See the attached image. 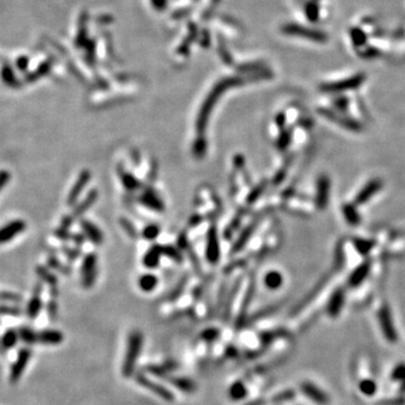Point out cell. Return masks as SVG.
Instances as JSON below:
<instances>
[{"label":"cell","instance_id":"1","mask_svg":"<svg viewBox=\"0 0 405 405\" xmlns=\"http://www.w3.org/2000/svg\"><path fill=\"white\" fill-rule=\"evenodd\" d=\"M142 346H143V334L139 330L132 331L130 335H128L126 353H125L122 365L123 376L130 377L134 373V368L136 366L137 359H139Z\"/></svg>","mask_w":405,"mask_h":405},{"label":"cell","instance_id":"2","mask_svg":"<svg viewBox=\"0 0 405 405\" xmlns=\"http://www.w3.org/2000/svg\"><path fill=\"white\" fill-rule=\"evenodd\" d=\"M26 229V223L23 219H14L6 225L0 227V244L9 242L17 235H19L21 232Z\"/></svg>","mask_w":405,"mask_h":405},{"label":"cell","instance_id":"3","mask_svg":"<svg viewBox=\"0 0 405 405\" xmlns=\"http://www.w3.org/2000/svg\"><path fill=\"white\" fill-rule=\"evenodd\" d=\"M136 382L139 383L141 386L145 387L146 390H149L150 392H152V393L157 394L159 398H161L162 400H165V401H172V400H174V396H172V394L170 393V391H168L163 386L157 384L156 382L151 381V379H149L148 377L144 376V375H142V374L137 375Z\"/></svg>","mask_w":405,"mask_h":405},{"label":"cell","instance_id":"4","mask_svg":"<svg viewBox=\"0 0 405 405\" xmlns=\"http://www.w3.org/2000/svg\"><path fill=\"white\" fill-rule=\"evenodd\" d=\"M382 187V182L379 179H375L373 182H370L369 184L366 185V186L363 188V191H361L358 195L356 197V204L357 205H361V204H365L366 202L368 200H370V197L374 196L375 194H376L379 189Z\"/></svg>","mask_w":405,"mask_h":405},{"label":"cell","instance_id":"5","mask_svg":"<svg viewBox=\"0 0 405 405\" xmlns=\"http://www.w3.org/2000/svg\"><path fill=\"white\" fill-rule=\"evenodd\" d=\"M329 189L330 182L327 177H321L317 182V194H316V202L320 208L326 205L327 200H329Z\"/></svg>","mask_w":405,"mask_h":405},{"label":"cell","instance_id":"6","mask_svg":"<svg viewBox=\"0 0 405 405\" xmlns=\"http://www.w3.org/2000/svg\"><path fill=\"white\" fill-rule=\"evenodd\" d=\"M95 265H96V261H95L94 257H87L84 262L83 267V275H84V284L85 286L92 285L95 281V274H96V269H95Z\"/></svg>","mask_w":405,"mask_h":405},{"label":"cell","instance_id":"7","mask_svg":"<svg viewBox=\"0 0 405 405\" xmlns=\"http://www.w3.org/2000/svg\"><path fill=\"white\" fill-rule=\"evenodd\" d=\"M88 178H89V174H88L87 171H84L83 174L80 175L78 180H77L76 185H75V186H73L72 191L70 192V194H69V198H68V204H69V205L73 204V202H75L77 201V198L79 197L80 193L83 192L84 187L86 186V184H87Z\"/></svg>","mask_w":405,"mask_h":405},{"label":"cell","instance_id":"8","mask_svg":"<svg viewBox=\"0 0 405 405\" xmlns=\"http://www.w3.org/2000/svg\"><path fill=\"white\" fill-rule=\"evenodd\" d=\"M41 285L38 284L37 287H35V291H34V294L31 302H29L28 304V315L31 317H35L37 316V313L40 311L41 308Z\"/></svg>","mask_w":405,"mask_h":405},{"label":"cell","instance_id":"9","mask_svg":"<svg viewBox=\"0 0 405 405\" xmlns=\"http://www.w3.org/2000/svg\"><path fill=\"white\" fill-rule=\"evenodd\" d=\"M0 76H1V79L3 83H5L7 86H9V87H11V88L19 87V81H18V79H17V77L11 67L3 66L1 69V73H0Z\"/></svg>","mask_w":405,"mask_h":405},{"label":"cell","instance_id":"10","mask_svg":"<svg viewBox=\"0 0 405 405\" xmlns=\"http://www.w3.org/2000/svg\"><path fill=\"white\" fill-rule=\"evenodd\" d=\"M361 84V78H352V79H349L347 81H344V83H340V84H335V85H327V86H323V88L327 89V92H341L343 89H349V88H355L357 86Z\"/></svg>","mask_w":405,"mask_h":405},{"label":"cell","instance_id":"11","mask_svg":"<svg viewBox=\"0 0 405 405\" xmlns=\"http://www.w3.org/2000/svg\"><path fill=\"white\" fill-rule=\"evenodd\" d=\"M157 283H158L157 277H156V276H153V275L142 276V277L140 278V282H139L141 290L144 291V292H150V291L154 290V287H156Z\"/></svg>","mask_w":405,"mask_h":405},{"label":"cell","instance_id":"12","mask_svg":"<svg viewBox=\"0 0 405 405\" xmlns=\"http://www.w3.org/2000/svg\"><path fill=\"white\" fill-rule=\"evenodd\" d=\"M265 282H266V285L269 288H271V290H276L278 286H281L283 279H282L281 274L276 273V271H273V273H269L266 276Z\"/></svg>","mask_w":405,"mask_h":405},{"label":"cell","instance_id":"13","mask_svg":"<svg viewBox=\"0 0 405 405\" xmlns=\"http://www.w3.org/2000/svg\"><path fill=\"white\" fill-rule=\"evenodd\" d=\"M245 394V389L242 383H235L231 386L230 389V395L233 400H240L244 398Z\"/></svg>","mask_w":405,"mask_h":405},{"label":"cell","instance_id":"14","mask_svg":"<svg viewBox=\"0 0 405 405\" xmlns=\"http://www.w3.org/2000/svg\"><path fill=\"white\" fill-rule=\"evenodd\" d=\"M343 212H344V215H346L347 219L350 223L356 224L359 222V217H358V215H357L355 208H353V206H350V205L344 206Z\"/></svg>","mask_w":405,"mask_h":405},{"label":"cell","instance_id":"15","mask_svg":"<svg viewBox=\"0 0 405 405\" xmlns=\"http://www.w3.org/2000/svg\"><path fill=\"white\" fill-rule=\"evenodd\" d=\"M367 270H368V266L367 265H363L361 267H359V268L352 274L351 281L355 282V283L361 282V281H363V278L366 276V274H367Z\"/></svg>","mask_w":405,"mask_h":405},{"label":"cell","instance_id":"16","mask_svg":"<svg viewBox=\"0 0 405 405\" xmlns=\"http://www.w3.org/2000/svg\"><path fill=\"white\" fill-rule=\"evenodd\" d=\"M37 274L40 275L41 278L44 279V281H46L47 283H51V284H55V283H57V281H55L54 276H53L52 274H51V273H49V271H47L46 269L43 268V267H38V268H37Z\"/></svg>","mask_w":405,"mask_h":405},{"label":"cell","instance_id":"17","mask_svg":"<svg viewBox=\"0 0 405 405\" xmlns=\"http://www.w3.org/2000/svg\"><path fill=\"white\" fill-rule=\"evenodd\" d=\"M10 178H11V176L9 172L6 170L0 171V192L2 191L3 187H5L8 183H9Z\"/></svg>","mask_w":405,"mask_h":405},{"label":"cell","instance_id":"18","mask_svg":"<svg viewBox=\"0 0 405 405\" xmlns=\"http://www.w3.org/2000/svg\"><path fill=\"white\" fill-rule=\"evenodd\" d=\"M0 297L3 300L12 301V302H19L21 300L20 296H18L17 294H12V293H9V292H2L1 294H0Z\"/></svg>","mask_w":405,"mask_h":405},{"label":"cell","instance_id":"19","mask_svg":"<svg viewBox=\"0 0 405 405\" xmlns=\"http://www.w3.org/2000/svg\"><path fill=\"white\" fill-rule=\"evenodd\" d=\"M158 235V229L156 226H149L145 230V236L148 239H153Z\"/></svg>","mask_w":405,"mask_h":405},{"label":"cell","instance_id":"20","mask_svg":"<svg viewBox=\"0 0 405 405\" xmlns=\"http://www.w3.org/2000/svg\"><path fill=\"white\" fill-rule=\"evenodd\" d=\"M16 64H17V68H18L19 70H21V71H25V70H26V68H27L28 60H27L26 58L21 57V58H19V59H17Z\"/></svg>","mask_w":405,"mask_h":405}]
</instances>
